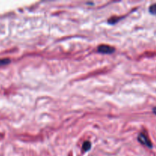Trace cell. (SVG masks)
Wrapping results in <instances>:
<instances>
[{
    "mask_svg": "<svg viewBox=\"0 0 156 156\" xmlns=\"http://www.w3.org/2000/svg\"><path fill=\"white\" fill-rule=\"evenodd\" d=\"M138 140L140 143H142L143 145H145L146 146L149 148L152 147V144L150 142V140H149L147 136L146 135H144L143 133H140L138 136Z\"/></svg>",
    "mask_w": 156,
    "mask_h": 156,
    "instance_id": "obj_1",
    "label": "cell"
},
{
    "mask_svg": "<svg viewBox=\"0 0 156 156\" xmlns=\"http://www.w3.org/2000/svg\"><path fill=\"white\" fill-rule=\"evenodd\" d=\"M114 50V48L108 45H101L98 48V51L101 53H112Z\"/></svg>",
    "mask_w": 156,
    "mask_h": 156,
    "instance_id": "obj_2",
    "label": "cell"
},
{
    "mask_svg": "<svg viewBox=\"0 0 156 156\" xmlns=\"http://www.w3.org/2000/svg\"><path fill=\"white\" fill-rule=\"evenodd\" d=\"M82 149H83V150L85 151V152H87V151L89 150L90 149H91V143L90 142H85V143H83V146H82Z\"/></svg>",
    "mask_w": 156,
    "mask_h": 156,
    "instance_id": "obj_3",
    "label": "cell"
},
{
    "mask_svg": "<svg viewBox=\"0 0 156 156\" xmlns=\"http://www.w3.org/2000/svg\"><path fill=\"white\" fill-rule=\"evenodd\" d=\"M149 12L151 14H152V15H156V3L150 6V8H149Z\"/></svg>",
    "mask_w": 156,
    "mask_h": 156,
    "instance_id": "obj_4",
    "label": "cell"
},
{
    "mask_svg": "<svg viewBox=\"0 0 156 156\" xmlns=\"http://www.w3.org/2000/svg\"><path fill=\"white\" fill-rule=\"evenodd\" d=\"M10 62V59H0V66L5 65Z\"/></svg>",
    "mask_w": 156,
    "mask_h": 156,
    "instance_id": "obj_5",
    "label": "cell"
},
{
    "mask_svg": "<svg viewBox=\"0 0 156 156\" xmlns=\"http://www.w3.org/2000/svg\"><path fill=\"white\" fill-rule=\"evenodd\" d=\"M153 112L155 113V114H156V108H153Z\"/></svg>",
    "mask_w": 156,
    "mask_h": 156,
    "instance_id": "obj_6",
    "label": "cell"
}]
</instances>
